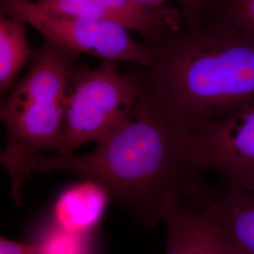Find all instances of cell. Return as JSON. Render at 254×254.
I'll use <instances>...</instances> for the list:
<instances>
[{
    "label": "cell",
    "instance_id": "cell-10",
    "mask_svg": "<svg viewBox=\"0 0 254 254\" xmlns=\"http://www.w3.org/2000/svg\"><path fill=\"white\" fill-rule=\"evenodd\" d=\"M109 9L120 25L136 31L147 41L163 35L184 23L181 9L153 6L138 0H97Z\"/></svg>",
    "mask_w": 254,
    "mask_h": 254
},
{
    "label": "cell",
    "instance_id": "cell-1",
    "mask_svg": "<svg viewBox=\"0 0 254 254\" xmlns=\"http://www.w3.org/2000/svg\"><path fill=\"white\" fill-rule=\"evenodd\" d=\"M42 173L66 172L99 182L147 226L161 220L167 200L204 184L191 157L187 131L168 114L146 80L122 127L83 155H46Z\"/></svg>",
    "mask_w": 254,
    "mask_h": 254
},
{
    "label": "cell",
    "instance_id": "cell-2",
    "mask_svg": "<svg viewBox=\"0 0 254 254\" xmlns=\"http://www.w3.org/2000/svg\"><path fill=\"white\" fill-rule=\"evenodd\" d=\"M144 44L147 83L186 131L254 103V40L236 28L204 16Z\"/></svg>",
    "mask_w": 254,
    "mask_h": 254
},
{
    "label": "cell",
    "instance_id": "cell-6",
    "mask_svg": "<svg viewBox=\"0 0 254 254\" xmlns=\"http://www.w3.org/2000/svg\"><path fill=\"white\" fill-rule=\"evenodd\" d=\"M192 161L223 187L254 192V103L187 130Z\"/></svg>",
    "mask_w": 254,
    "mask_h": 254
},
{
    "label": "cell",
    "instance_id": "cell-5",
    "mask_svg": "<svg viewBox=\"0 0 254 254\" xmlns=\"http://www.w3.org/2000/svg\"><path fill=\"white\" fill-rule=\"evenodd\" d=\"M1 13L35 28L45 40L78 55H91L102 61L128 62L148 68L151 52L118 23L80 18L46 8L30 0H0Z\"/></svg>",
    "mask_w": 254,
    "mask_h": 254
},
{
    "label": "cell",
    "instance_id": "cell-14",
    "mask_svg": "<svg viewBox=\"0 0 254 254\" xmlns=\"http://www.w3.org/2000/svg\"><path fill=\"white\" fill-rule=\"evenodd\" d=\"M46 8L67 15L118 23L109 9L97 0H37ZM119 24V23H118Z\"/></svg>",
    "mask_w": 254,
    "mask_h": 254
},
{
    "label": "cell",
    "instance_id": "cell-4",
    "mask_svg": "<svg viewBox=\"0 0 254 254\" xmlns=\"http://www.w3.org/2000/svg\"><path fill=\"white\" fill-rule=\"evenodd\" d=\"M145 85V73H123L113 61H102L93 69L76 68L58 155H71L83 144H98L112 135L133 111Z\"/></svg>",
    "mask_w": 254,
    "mask_h": 254
},
{
    "label": "cell",
    "instance_id": "cell-16",
    "mask_svg": "<svg viewBox=\"0 0 254 254\" xmlns=\"http://www.w3.org/2000/svg\"><path fill=\"white\" fill-rule=\"evenodd\" d=\"M0 254H43L37 244H26L1 237Z\"/></svg>",
    "mask_w": 254,
    "mask_h": 254
},
{
    "label": "cell",
    "instance_id": "cell-7",
    "mask_svg": "<svg viewBox=\"0 0 254 254\" xmlns=\"http://www.w3.org/2000/svg\"><path fill=\"white\" fill-rule=\"evenodd\" d=\"M206 186L167 200L161 221L167 227L165 254H239L218 230L206 208Z\"/></svg>",
    "mask_w": 254,
    "mask_h": 254
},
{
    "label": "cell",
    "instance_id": "cell-11",
    "mask_svg": "<svg viewBox=\"0 0 254 254\" xmlns=\"http://www.w3.org/2000/svg\"><path fill=\"white\" fill-rule=\"evenodd\" d=\"M26 26L18 19L2 15L0 18V90L6 91L20 71L34 56L28 45Z\"/></svg>",
    "mask_w": 254,
    "mask_h": 254
},
{
    "label": "cell",
    "instance_id": "cell-3",
    "mask_svg": "<svg viewBox=\"0 0 254 254\" xmlns=\"http://www.w3.org/2000/svg\"><path fill=\"white\" fill-rule=\"evenodd\" d=\"M77 56L46 41L35 50L25 77L1 106L8 139L0 162L9 173L11 196L17 204L25 183L46 152H60Z\"/></svg>",
    "mask_w": 254,
    "mask_h": 254
},
{
    "label": "cell",
    "instance_id": "cell-15",
    "mask_svg": "<svg viewBox=\"0 0 254 254\" xmlns=\"http://www.w3.org/2000/svg\"><path fill=\"white\" fill-rule=\"evenodd\" d=\"M209 0H181V12L184 24L194 26L203 17Z\"/></svg>",
    "mask_w": 254,
    "mask_h": 254
},
{
    "label": "cell",
    "instance_id": "cell-8",
    "mask_svg": "<svg viewBox=\"0 0 254 254\" xmlns=\"http://www.w3.org/2000/svg\"><path fill=\"white\" fill-rule=\"evenodd\" d=\"M209 215L221 234L239 254H254V192L223 187L210 190Z\"/></svg>",
    "mask_w": 254,
    "mask_h": 254
},
{
    "label": "cell",
    "instance_id": "cell-12",
    "mask_svg": "<svg viewBox=\"0 0 254 254\" xmlns=\"http://www.w3.org/2000/svg\"><path fill=\"white\" fill-rule=\"evenodd\" d=\"M204 16L218 19L254 40V0H209Z\"/></svg>",
    "mask_w": 254,
    "mask_h": 254
},
{
    "label": "cell",
    "instance_id": "cell-9",
    "mask_svg": "<svg viewBox=\"0 0 254 254\" xmlns=\"http://www.w3.org/2000/svg\"><path fill=\"white\" fill-rule=\"evenodd\" d=\"M110 200L109 191L99 182L83 178L58 196L53 206L55 225L88 236L99 224Z\"/></svg>",
    "mask_w": 254,
    "mask_h": 254
},
{
    "label": "cell",
    "instance_id": "cell-13",
    "mask_svg": "<svg viewBox=\"0 0 254 254\" xmlns=\"http://www.w3.org/2000/svg\"><path fill=\"white\" fill-rule=\"evenodd\" d=\"M43 254H90L88 236L67 232L55 225L36 243Z\"/></svg>",
    "mask_w": 254,
    "mask_h": 254
},
{
    "label": "cell",
    "instance_id": "cell-17",
    "mask_svg": "<svg viewBox=\"0 0 254 254\" xmlns=\"http://www.w3.org/2000/svg\"><path fill=\"white\" fill-rule=\"evenodd\" d=\"M138 1L144 2L146 4L153 5V6H164V5H167L168 2L173 1V0H138ZM178 1L180 2L181 0H178Z\"/></svg>",
    "mask_w": 254,
    "mask_h": 254
}]
</instances>
